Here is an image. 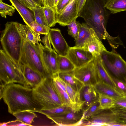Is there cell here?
Listing matches in <instances>:
<instances>
[{
  "instance_id": "17",
  "label": "cell",
  "mask_w": 126,
  "mask_h": 126,
  "mask_svg": "<svg viewBox=\"0 0 126 126\" xmlns=\"http://www.w3.org/2000/svg\"><path fill=\"white\" fill-rule=\"evenodd\" d=\"M94 87L97 93L113 99L126 96L116 89L103 81H98Z\"/></svg>"
},
{
  "instance_id": "15",
  "label": "cell",
  "mask_w": 126,
  "mask_h": 126,
  "mask_svg": "<svg viewBox=\"0 0 126 126\" xmlns=\"http://www.w3.org/2000/svg\"><path fill=\"white\" fill-rule=\"evenodd\" d=\"M82 47L90 52L94 58L98 57L103 51L107 50L94 30L91 38Z\"/></svg>"
},
{
  "instance_id": "22",
  "label": "cell",
  "mask_w": 126,
  "mask_h": 126,
  "mask_svg": "<svg viewBox=\"0 0 126 126\" xmlns=\"http://www.w3.org/2000/svg\"><path fill=\"white\" fill-rule=\"evenodd\" d=\"M93 30L85 22L81 24L78 36L75 40V46L83 47L91 38Z\"/></svg>"
},
{
  "instance_id": "10",
  "label": "cell",
  "mask_w": 126,
  "mask_h": 126,
  "mask_svg": "<svg viewBox=\"0 0 126 126\" xmlns=\"http://www.w3.org/2000/svg\"><path fill=\"white\" fill-rule=\"evenodd\" d=\"M108 110H101L90 117L82 121L79 126H109L118 123L114 114Z\"/></svg>"
},
{
  "instance_id": "3",
  "label": "cell",
  "mask_w": 126,
  "mask_h": 126,
  "mask_svg": "<svg viewBox=\"0 0 126 126\" xmlns=\"http://www.w3.org/2000/svg\"><path fill=\"white\" fill-rule=\"evenodd\" d=\"M17 23L8 22L5 24L0 42L3 50L22 70L20 59L24 39L18 30Z\"/></svg>"
},
{
  "instance_id": "28",
  "label": "cell",
  "mask_w": 126,
  "mask_h": 126,
  "mask_svg": "<svg viewBox=\"0 0 126 126\" xmlns=\"http://www.w3.org/2000/svg\"><path fill=\"white\" fill-rule=\"evenodd\" d=\"M30 10L33 13L35 21L40 25L50 28L45 17L43 6L37 5Z\"/></svg>"
},
{
  "instance_id": "5",
  "label": "cell",
  "mask_w": 126,
  "mask_h": 126,
  "mask_svg": "<svg viewBox=\"0 0 126 126\" xmlns=\"http://www.w3.org/2000/svg\"><path fill=\"white\" fill-rule=\"evenodd\" d=\"M0 82L4 84L16 83L32 88L26 80L23 71L2 49L0 50Z\"/></svg>"
},
{
  "instance_id": "44",
  "label": "cell",
  "mask_w": 126,
  "mask_h": 126,
  "mask_svg": "<svg viewBox=\"0 0 126 126\" xmlns=\"http://www.w3.org/2000/svg\"><path fill=\"white\" fill-rule=\"evenodd\" d=\"M43 5L44 7H48L55 10V6L54 0H44Z\"/></svg>"
},
{
  "instance_id": "30",
  "label": "cell",
  "mask_w": 126,
  "mask_h": 126,
  "mask_svg": "<svg viewBox=\"0 0 126 126\" xmlns=\"http://www.w3.org/2000/svg\"><path fill=\"white\" fill-rule=\"evenodd\" d=\"M71 110L72 109L70 107L63 105L49 110L42 109L37 112L43 114L48 118L61 114Z\"/></svg>"
},
{
  "instance_id": "8",
  "label": "cell",
  "mask_w": 126,
  "mask_h": 126,
  "mask_svg": "<svg viewBox=\"0 0 126 126\" xmlns=\"http://www.w3.org/2000/svg\"><path fill=\"white\" fill-rule=\"evenodd\" d=\"M39 47L41 59L48 75L53 78L57 76L59 73L58 54L53 49L50 50L40 43Z\"/></svg>"
},
{
  "instance_id": "13",
  "label": "cell",
  "mask_w": 126,
  "mask_h": 126,
  "mask_svg": "<svg viewBox=\"0 0 126 126\" xmlns=\"http://www.w3.org/2000/svg\"><path fill=\"white\" fill-rule=\"evenodd\" d=\"M48 34L53 49L59 55L66 56L70 47L58 28H50Z\"/></svg>"
},
{
  "instance_id": "18",
  "label": "cell",
  "mask_w": 126,
  "mask_h": 126,
  "mask_svg": "<svg viewBox=\"0 0 126 126\" xmlns=\"http://www.w3.org/2000/svg\"><path fill=\"white\" fill-rule=\"evenodd\" d=\"M94 61L96 70L99 81H103L116 89V85L115 82L104 68L99 56L95 57Z\"/></svg>"
},
{
  "instance_id": "2",
  "label": "cell",
  "mask_w": 126,
  "mask_h": 126,
  "mask_svg": "<svg viewBox=\"0 0 126 126\" xmlns=\"http://www.w3.org/2000/svg\"><path fill=\"white\" fill-rule=\"evenodd\" d=\"M106 0H87L79 17L92 28L101 40L107 39L109 43L113 37L109 35L106 26L110 14L105 7Z\"/></svg>"
},
{
  "instance_id": "37",
  "label": "cell",
  "mask_w": 126,
  "mask_h": 126,
  "mask_svg": "<svg viewBox=\"0 0 126 126\" xmlns=\"http://www.w3.org/2000/svg\"><path fill=\"white\" fill-rule=\"evenodd\" d=\"M30 28L36 33L45 35L47 34L50 28L40 25L35 21L31 24Z\"/></svg>"
},
{
  "instance_id": "27",
  "label": "cell",
  "mask_w": 126,
  "mask_h": 126,
  "mask_svg": "<svg viewBox=\"0 0 126 126\" xmlns=\"http://www.w3.org/2000/svg\"><path fill=\"white\" fill-rule=\"evenodd\" d=\"M13 115L16 118V120L24 123L28 126H32L31 124L34 119L37 117L34 112L25 110L14 113Z\"/></svg>"
},
{
  "instance_id": "42",
  "label": "cell",
  "mask_w": 126,
  "mask_h": 126,
  "mask_svg": "<svg viewBox=\"0 0 126 126\" xmlns=\"http://www.w3.org/2000/svg\"><path fill=\"white\" fill-rule=\"evenodd\" d=\"M42 41L45 45V46L49 50H51L52 48L51 43L50 41L48 33L45 35L42 38Z\"/></svg>"
},
{
  "instance_id": "41",
  "label": "cell",
  "mask_w": 126,
  "mask_h": 126,
  "mask_svg": "<svg viewBox=\"0 0 126 126\" xmlns=\"http://www.w3.org/2000/svg\"><path fill=\"white\" fill-rule=\"evenodd\" d=\"M114 100L115 104V106L126 108V96Z\"/></svg>"
},
{
  "instance_id": "14",
  "label": "cell",
  "mask_w": 126,
  "mask_h": 126,
  "mask_svg": "<svg viewBox=\"0 0 126 126\" xmlns=\"http://www.w3.org/2000/svg\"><path fill=\"white\" fill-rule=\"evenodd\" d=\"M57 23L65 26L78 17L77 0H71L68 4L60 14L56 13Z\"/></svg>"
},
{
  "instance_id": "32",
  "label": "cell",
  "mask_w": 126,
  "mask_h": 126,
  "mask_svg": "<svg viewBox=\"0 0 126 126\" xmlns=\"http://www.w3.org/2000/svg\"><path fill=\"white\" fill-rule=\"evenodd\" d=\"M98 94L100 109H109L115 106L113 99L101 94Z\"/></svg>"
},
{
  "instance_id": "16",
  "label": "cell",
  "mask_w": 126,
  "mask_h": 126,
  "mask_svg": "<svg viewBox=\"0 0 126 126\" xmlns=\"http://www.w3.org/2000/svg\"><path fill=\"white\" fill-rule=\"evenodd\" d=\"M54 87L62 102L65 106L74 111V107L66 92L64 81L58 75L52 78Z\"/></svg>"
},
{
  "instance_id": "29",
  "label": "cell",
  "mask_w": 126,
  "mask_h": 126,
  "mask_svg": "<svg viewBox=\"0 0 126 126\" xmlns=\"http://www.w3.org/2000/svg\"><path fill=\"white\" fill-rule=\"evenodd\" d=\"M58 66L59 72L73 71L75 66L66 57L59 55Z\"/></svg>"
},
{
  "instance_id": "39",
  "label": "cell",
  "mask_w": 126,
  "mask_h": 126,
  "mask_svg": "<svg viewBox=\"0 0 126 126\" xmlns=\"http://www.w3.org/2000/svg\"><path fill=\"white\" fill-rule=\"evenodd\" d=\"M71 0H59L56 6L55 7L56 14L61 13L67 6Z\"/></svg>"
},
{
  "instance_id": "6",
  "label": "cell",
  "mask_w": 126,
  "mask_h": 126,
  "mask_svg": "<svg viewBox=\"0 0 126 126\" xmlns=\"http://www.w3.org/2000/svg\"><path fill=\"white\" fill-rule=\"evenodd\" d=\"M24 38L20 59L21 64L29 66L43 78L48 76L42 62L38 45H34L27 39Z\"/></svg>"
},
{
  "instance_id": "38",
  "label": "cell",
  "mask_w": 126,
  "mask_h": 126,
  "mask_svg": "<svg viewBox=\"0 0 126 126\" xmlns=\"http://www.w3.org/2000/svg\"><path fill=\"white\" fill-rule=\"evenodd\" d=\"M116 85V89L125 96H126V84L120 79L112 77Z\"/></svg>"
},
{
  "instance_id": "26",
  "label": "cell",
  "mask_w": 126,
  "mask_h": 126,
  "mask_svg": "<svg viewBox=\"0 0 126 126\" xmlns=\"http://www.w3.org/2000/svg\"><path fill=\"white\" fill-rule=\"evenodd\" d=\"M105 6L112 14L126 11V0H106Z\"/></svg>"
},
{
  "instance_id": "45",
  "label": "cell",
  "mask_w": 126,
  "mask_h": 126,
  "mask_svg": "<svg viewBox=\"0 0 126 126\" xmlns=\"http://www.w3.org/2000/svg\"><path fill=\"white\" fill-rule=\"evenodd\" d=\"M7 123V126H28L27 125L20 121L16 120L10 121Z\"/></svg>"
},
{
  "instance_id": "9",
  "label": "cell",
  "mask_w": 126,
  "mask_h": 126,
  "mask_svg": "<svg viewBox=\"0 0 126 126\" xmlns=\"http://www.w3.org/2000/svg\"><path fill=\"white\" fill-rule=\"evenodd\" d=\"M75 76L85 85L94 86L99 81L94 60L80 67H75L74 70Z\"/></svg>"
},
{
  "instance_id": "48",
  "label": "cell",
  "mask_w": 126,
  "mask_h": 126,
  "mask_svg": "<svg viewBox=\"0 0 126 126\" xmlns=\"http://www.w3.org/2000/svg\"><path fill=\"white\" fill-rule=\"evenodd\" d=\"M59 0H54L55 7L57 5Z\"/></svg>"
},
{
  "instance_id": "4",
  "label": "cell",
  "mask_w": 126,
  "mask_h": 126,
  "mask_svg": "<svg viewBox=\"0 0 126 126\" xmlns=\"http://www.w3.org/2000/svg\"><path fill=\"white\" fill-rule=\"evenodd\" d=\"M32 88L33 98L42 109L49 110L64 105L54 87L52 78L45 77Z\"/></svg>"
},
{
  "instance_id": "21",
  "label": "cell",
  "mask_w": 126,
  "mask_h": 126,
  "mask_svg": "<svg viewBox=\"0 0 126 126\" xmlns=\"http://www.w3.org/2000/svg\"><path fill=\"white\" fill-rule=\"evenodd\" d=\"M58 76L64 81L69 84L75 91L79 92L84 86L83 84L75 77L74 70L60 72Z\"/></svg>"
},
{
  "instance_id": "40",
  "label": "cell",
  "mask_w": 126,
  "mask_h": 126,
  "mask_svg": "<svg viewBox=\"0 0 126 126\" xmlns=\"http://www.w3.org/2000/svg\"><path fill=\"white\" fill-rule=\"evenodd\" d=\"M21 4L29 9L30 10L38 5L32 0H17Z\"/></svg>"
},
{
  "instance_id": "33",
  "label": "cell",
  "mask_w": 126,
  "mask_h": 126,
  "mask_svg": "<svg viewBox=\"0 0 126 126\" xmlns=\"http://www.w3.org/2000/svg\"><path fill=\"white\" fill-rule=\"evenodd\" d=\"M101 110L99 109L98 101L86 107L82 111V121L90 117Z\"/></svg>"
},
{
  "instance_id": "23",
  "label": "cell",
  "mask_w": 126,
  "mask_h": 126,
  "mask_svg": "<svg viewBox=\"0 0 126 126\" xmlns=\"http://www.w3.org/2000/svg\"><path fill=\"white\" fill-rule=\"evenodd\" d=\"M63 81L66 92L73 106L74 111H80L84 105L85 102L81 100L79 92L75 91L69 84Z\"/></svg>"
},
{
  "instance_id": "35",
  "label": "cell",
  "mask_w": 126,
  "mask_h": 126,
  "mask_svg": "<svg viewBox=\"0 0 126 126\" xmlns=\"http://www.w3.org/2000/svg\"><path fill=\"white\" fill-rule=\"evenodd\" d=\"M81 24L75 20L71 22L67 25L68 34L72 37L75 40L78 36Z\"/></svg>"
},
{
  "instance_id": "43",
  "label": "cell",
  "mask_w": 126,
  "mask_h": 126,
  "mask_svg": "<svg viewBox=\"0 0 126 126\" xmlns=\"http://www.w3.org/2000/svg\"><path fill=\"white\" fill-rule=\"evenodd\" d=\"M87 0H77V12L79 17L82 10Z\"/></svg>"
},
{
  "instance_id": "49",
  "label": "cell",
  "mask_w": 126,
  "mask_h": 126,
  "mask_svg": "<svg viewBox=\"0 0 126 126\" xmlns=\"http://www.w3.org/2000/svg\"><path fill=\"white\" fill-rule=\"evenodd\" d=\"M41 5H43L44 3V0H41Z\"/></svg>"
},
{
  "instance_id": "11",
  "label": "cell",
  "mask_w": 126,
  "mask_h": 126,
  "mask_svg": "<svg viewBox=\"0 0 126 126\" xmlns=\"http://www.w3.org/2000/svg\"><path fill=\"white\" fill-rule=\"evenodd\" d=\"M66 56L77 68L85 65L94 58L90 52L85 48L75 46L70 47Z\"/></svg>"
},
{
  "instance_id": "46",
  "label": "cell",
  "mask_w": 126,
  "mask_h": 126,
  "mask_svg": "<svg viewBox=\"0 0 126 126\" xmlns=\"http://www.w3.org/2000/svg\"><path fill=\"white\" fill-rule=\"evenodd\" d=\"M37 3L38 5L41 6V0H32Z\"/></svg>"
},
{
  "instance_id": "1",
  "label": "cell",
  "mask_w": 126,
  "mask_h": 126,
  "mask_svg": "<svg viewBox=\"0 0 126 126\" xmlns=\"http://www.w3.org/2000/svg\"><path fill=\"white\" fill-rule=\"evenodd\" d=\"M2 98L7 106L8 112L12 115L25 110L37 112L42 109L33 98L32 88L19 83L5 84Z\"/></svg>"
},
{
  "instance_id": "20",
  "label": "cell",
  "mask_w": 126,
  "mask_h": 126,
  "mask_svg": "<svg viewBox=\"0 0 126 126\" xmlns=\"http://www.w3.org/2000/svg\"><path fill=\"white\" fill-rule=\"evenodd\" d=\"M12 5L19 13L26 25L30 28L31 24L35 21L34 14L17 0H9Z\"/></svg>"
},
{
  "instance_id": "31",
  "label": "cell",
  "mask_w": 126,
  "mask_h": 126,
  "mask_svg": "<svg viewBox=\"0 0 126 126\" xmlns=\"http://www.w3.org/2000/svg\"><path fill=\"white\" fill-rule=\"evenodd\" d=\"M109 110L115 115L117 123L126 126V108L115 106Z\"/></svg>"
},
{
  "instance_id": "25",
  "label": "cell",
  "mask_w": 126,
  "mask_h": 126,
  "mask_svg": "<svg viewBox=\"0 0 126 126\" xmlns=\"http://www.w3.org/2000/svg\"><path fill=\"white\" fill-rule=\"evenodd\" d=\"M21 67L26 80L32 88L39 83L43 78L39 73L28 66L21 64Z\"/></svg>"
},
{
  "instance_id": "34",
  "label": "cell",
  "mask_w": 126,
  "mask_h": 126,
  "mask_svg": "<svg viewBox=\"0 0 126 126\" xmlns=\"http://www.w3.org/2000/svg\"><path fill=\"white\" fill-rule=\"evenodd\" d=\"M43 7L45 16L49 27L50 28L54 26L57 23L55 10L48 7Z\"/></svg>"
},
{
  "instance_id": "12",
  "label": "cell",
  "mask_w": 126,
  "mask_h": 126,
  "mask_svg": "<svg viewBox=\"0 0 126 126\" xmlns=\"http://www.w3.org/2000/svg\"><path fill=\"white\" fill-rule=\"evenodd\" d=\"M75 112L72 110L61 114L48 118L57 126H79L82 121V111Z\"/></svg>"
},
{
  "instance_id": "36",
  "label": "cell",
  "mask_w": 126,
  "mask_h": 126,
  "mask_svg": "<svg viewBox=\"0 0 126 126\" xmlns=\"http://www.w3.org/2000/svg\"><path fill=\"white\" fill-rule=\"evenodd\" d=\"M15 9L13 6L0 1V14L1 17L6 18L7 15L12 16L15 11Z\"/></svg>"
},
{
  "instance_id": "51",
  "label": "cell",
  "mask_w": 126,
  "mask_h": 126,
  "mask_svg": "<svg viewBox=\"0 0 126 126\" xmlns=\"http://www.w3.org/2000/svg\"></svg>"
},
{
  "instance_id": "19",
  "label": "cell",
  "mask_w": 126,
  "mask_h": 126,
  "mask_svg": "<svg viewBox=\"0 0 126 126\" xmlns=\"http://www.w3.org/2000/svg\"><path fill=\"white\" fill-rule=\"evenodd\" d=\"M79 93L81 98L84 101V105L86 107L98 101V94L94 86H84Z\"/></svg>"
},
{
  "instance_id": "47",
  "label": "cell",
  "mask_w": 126,
  "mask_h": 126,
  "mask_svg": "<svg viewBox=\"0 0 126 126\" xmlns=\"http://www.w3.org/2000/svg\"><path fill=\"white\" fill-rule=\"evenodd\" d=\"M0 126H7V122L1 123Z\"/></svg>"
},
{
  "instance_id": "7",
  "label": "cell",
  "mask_w": 126,
  "mask_h": 126,
  "mask_svg": "<svg viewBox=\"0 0 126 126\" xmlns=\"http://www.w3.org/2000/svg\"><path fill=\"white\" fill-rule=\"evenodd\" d=\"M99 57L104 68L112 77L126 80V62L119 54L114 50H106Z\"/></svg>"
},
{
  "instance_id": "50",
  "label": "cell",
  "mask_w": 126,
  "mask_h": 126,
  "mask_svg": "<svg viewBox=\"0 0 126 126\" xmlns=\"http://www.w3.org/2000/svg\"><path fill=\"white\" fill-rule=\"evenodd\" d=\"M0 0V1H2V0Z\"/></svg>"
},
{
  "instance_id": "24",
  "label": "cell",
  "mask_w": 126,
  "mask_h": 126,
  "mask_svg": "<svg viewBox=\"0 0 126 126\" xmlns=\"http://www.w3.org/2000/svg\"><path fill=\"white\" fill-rule=\"evenodd\" d=\"M18 30L22 36L32 42L34 45H37L42 42L40 34L36 33L27 25L17 23Z\"/></svg>"
}]
</instances>
